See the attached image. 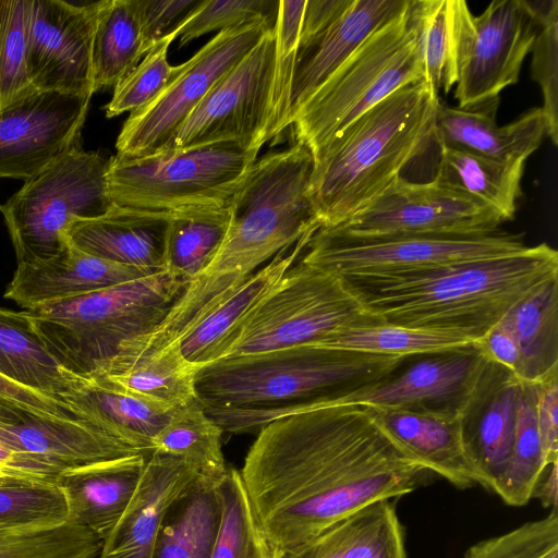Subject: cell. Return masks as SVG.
<instances>
[{"instance_id": "cell-31", "label": "cell", "mask_w": 558, "mask_h": 558, "mask_svg": "<svg viewBox=\"0 0 558 558\" xmlns=\"http://www.w3.org/2000/svg\"><path fill=\"white\" fill-rule=\"evenodd\" d=\"M314 232L280 251L243 283L230 291L179 342L182 354L199 366L205 354L270 291L298 262ZM201 367V366H199Z\"/></svg>"}, {"instance_id": "cell-11", "label": "cell", "mask_w": 558, "mask_h": 558, "mask_svg": "<svg viewBox=\"0 0 558 558\" xmlns=\"http://www.w3.org/2000/svg\"><path fill=\"white\" fill-rule=\"evenodd\" d=\"M276 20L260 19L218 32L148 105L130 112L116 142L117 154L149 156L162 150L211 87L231 70Z\"/></svg>"}, {"instance_id": "cell-9", "label": "cell", "mask_w": 558, "mask_h": 558, "mask_svg": "<svg viewBox=\"0 0 558 558\" xmlns=\"http://www.w3.org/2000/svg\"><path fill=\"white\" fill-rule=\"evenodd\" d=\"M108 168L109 159L76 145L0 205L17 263L58 254L68 245L65 233L74 221L113 207Z\"/></svg>"}, {"instance_id": "cell-14", "label": "cell", "mask_w": 558, "mask_h": 558, "mask_svg": "<svg viewBox=\"0 0 558 558\" xmlns=\"http://www.w3.org/2000/svg\"><path fill=\"white\" fill-rule=\"evenodd\" d=\"M501 223L488 207L435 178L411 182L400 175L347 221L327 228L353 236L447 235L488 233Z\"/></svg>"}, {"instance_id": "cell-5", "label": "cell", "mask_w": 558, "mask_h": 558, "mask_svg": "<svg viewBox=\"0 0 558 558\" xmlns=\"http://www.w3.org/2000/svg\"><path fill=\"white\" fill-rule=\"evenodd\" d=\"M186 281L167 269L26 311L49 353L63 369L88 377L131 339L154 330Z\"/></svg>"}, {"instance_id": "cell-29", "label": "cell", "mask_w": 558, "mask_h": 558, "mask_svg": "<svg viewBox=\"0 0 558 558\" xmlns=\"http://www.w3.org/2000/svg\"><path fill=\"white\" fill-rule=\"evenodd\" d=\"M199 368L185 359L178 343H172L137 357H113L90 376L101 377L167 411H177L198 399L196 375Z\"/></svg>"}, {"instance_id": "cell-39", "label": "cell", "mask_w": 558, "mask_h": 558, "mask_svg": "<svg viewBox=\"0 0 558 558\" xmlns=\"http://www.w3.org/2000/svg\"><path fill=\"white\" fill-rule=\"evenodd\" d=\"M463 0H414L413 12L424 80L439 95L449 93L458 81V50Z\"/></svg>"}, {"instance_id": "cell-38", "label": "cell", "mask_w": 558, "mask_h": 558, "mask_svg": "<svg viewBox=\"0 0 558 558\" xmlns=\"http://www.w3.org/2000/svg\"><path fill=\"white\" fill-rule=\"evenodd\" d=\"M476 343L463 336L388 324H372L337 330L311 343L314 347L408 357L430 355Z\"/></svg>"}, {"instance_id": "cell-35", "label": "cell", "mask_w": 558, "mask_h": 558, "mask_svg": "<svg viewBox=\"0 0 558 558\" xmlns=\"http://www.w3.org/2000/svg\"><path fill=\"white\" fill-rule=\"evenodd\" d=\"M145 56L135 0H102L93 41V90L113 87Z\"/></svg>"}, {"instance_id": "cell-20", "label": "cell", "mask_w": 558, "mask_h": 558, "mask_svg": "<svg viewBox=\"0 0 558 558\" xmlns=\"http://www.w3.org/2000/svg\"><path fill=\"white\" fill-rule=\"evenodd\" d=\"M412 0H344L335 16L314 34L300 38L288 113V126L302 105L367 39Z\"/></svg>"}, {"instance_id": "cell-44", "label": "cell", "mask_w": 558, "mask_h": 558, "mask_svg": "<svg viewBox=\"0 0 558 558\" xmlns=\"http://www.w3.org/2000/svg\"><path fill=\"white\" fill-rule=\"evenodd\" d=\"M69 522L62 489L52 483L13 480L0 483V527L50 526Z\"/></svg>"}, {"instance_id": "cell-27", "label": "cell", "mask_w": 558, "mask_h": 558, "mask_svg": "<svg viewBox=\"0 0 558 558\" xmlns=\"http://www.w3.org/2000/svg\"><path fill=\"white\" fill-rule=\"evenodd\" d=\"M61 402L76 418L144 453L151 451L155 436L175 412L132 396L98 376H76Z\"/></svg>"}, {"instance_id": "cell-13", "label": "cell", "mask_w": 558, "mask_h": 558, "mask_svg": "<svg viewBox=\"0 0 558 558\" xmlns=\"http://www.w3.org/2000/svg\"><path fill=\"white\" fill-rule=\"evenodd\" d=\"M539 28L537 2L494 0L474 16L462 9L458 50V108L468 109L498 99L519 81L522 63Z\"/></svg>"}, {"instance_id": "cell-23", "label": "cell", "mask_w": 558, "mask_h": 558, "mask_svg": "<svg viewBox=\"0 0 558 558\" xmlns=\"http://www.w3.org/2000/svg\"><path fill=\"white\" fill-rule=\"evenodd\" d=\"M197 475L182 459L150 451L138 486L97 558H153L168 508Z\"/></svg>"}, {"instance_id": "cell-51", "label": "cell", "mask_w": 558, "mask_h": 558, "mask_svg": "<svg viewBox=\"0 0 558 558\" xmlns=\"http://www.w3.org/2000/svg\"><path fill=\"white\" fill-rule=\"evenodd\" d=\"M536 422L546 464L558 461V368L535 383Z\"/></svg>"}, {"instance_id": "cell-47", "label": "cell", "mask_w": 558, "mask_h": 558, "mask_svg": "<svg viewBox=\"0 0 558 558\" xmlns=\"http://www.w3.org/2000/svg\"><path fill=\"white\" fill-rule=\"evenodd\" d=\"M174 38L171 36L155 45L114 86L113 96L105 107L107 118L137 110L163 92L180 70V65L172 66L167 60L168 48Z\"/></svg>"}, {"instance_id": "cell-55", "label": "cell", "mask_w": 558, "mask_h": 558, "mask_svg": "<svg viewBox=\"0 0 558 558\" xmlns=\"http://www.w3.org/2000/svg\"><path fill=\"white\" fill-rule=\"evenodd\" d=\"M558 461L546 466L532 493V498L539 500L544 508H558Z\"/></svg>"}, {"instance_id": "cell-42", "label": "cell", "mask_w": 558, "mask_h": 558, "mask_svg": "<svg viewBox=\"0 0 558 558\" xmlns=\"http://www.w3.org/2000/svg\"><path fill=\"white\" fill-rule=\"evenodd\" d=\"M102 541L72 522L50 526L0 527V558H97Z\"/></svg>"}, {"instance_id": "cell-53", "label": "cell", "mask_w": 558, "mask_h": 558, "mask_svg": "<svg viewBox=\"0 0 558 558\" xmlns=\"http://www.w3.org/2000/svg\"><path fill=\"white\" fill-rule=\"evenodd\" d=\"M0 397L9 399L36 413L49 416L76 418L62 403L25 388L0 376Z\"/></svg>"}, {"instance_id": "cell-10", "label": "cell", "mask_w": 558, "mask_h": 558, "mask_svg": "<svg viewBox=\"0 0 558 558\" xmlns=\"http://www.w3.org/2000/svg\"><path fill=\"white\" fill-rule=\"evenodd\" d=\"M526 246L520 235L501 229L478 234L353 236L320 227L299 260L339 276H368L504 256Z\"/></svg>"}, {"instance_id": "cell-26", "label": "cell", "mask_w": 558, "mask_h": 558, "mask_svg": "<svg viewBox=\"0 0 558 558\" xmlns=\"http://www.w3.org/2000/svg\"><path fill=\"white\" fill-rule=\"evenodd\" d=\"M148 453L62 472L56 484L64 493L69 521L104 542L130 504Z\"/></svg>"}, {"instance_id": "cell-2", "label": "cell", "mask_w": 558, "mask_h": 558, "mask_svg": "<svg viewBox=\"0 0 558 558\" xmlns=\"http://www.w3.org/2000/svg\"><path fill=\"white\" fill-rule=\"evenodd\" d=\"M340 277L363 307L385 323L477 343L517 303L558 278V253L542 243L420 270Z\"/></svg>"}, {"instance_id": "cell-18", "label": "cell", "mask_w": 558, "mask_h": 558, "mask_svg": "<svg viewBox=\"0 0 558 558\" xmlns=\"http://www.w3.org/2000/svg\"><path fill=\"white\" fill-rule=\"evenodd\" d=\"M89 101L36 90L0 111V178L29 180L78 145Z\"/></svg>"}, {"instance_id": "cell-17", "label": "cell", "mask_w": 558, "mask_h": 558, "mask_svg": "<svg viewBox=\"0 0 558 558\" xmlns=\"http://www.w3.org/2000/svg\"><path fill=\"white\" fill-rule=\"evenodd\" d=\"M0 441L53 484L64 471L144 453L82 420L36 413L2 397Z\"/></svg>"}, {"instance_id": "cell-54", "label": "cell", "mask_w": 558, "mask_h": 558, "mask_svg": "<svg viewBox=\"0 0 558 558\" xmlns=\"http://www.w3.org/2000/svg\"><path fill=\"white\" fill-rule=\"evenodd\" d=\"M13 480L47 483L29 469L12 449L0 441V483Z\"/></svg>"}, {"instance_id": "cell-43", "label": "cell", "mask_w": 558, "mask_h": 558, "mask_svg": "<svg viewBox=\"0 0 558 558\" xmlns=\"http://www.w3.org/2000/svg\"><path fill=\"white\" fill-rule=\"evenodd\" d=\"M32 0H0V111L36 92L27 66Z\"/></svg>"}, {"instance_id": "cell-21", "label": "cell", "mask_w": 558, "mask_h": 558, "mask_svg": "<svg viewBox=\"0 0 558 558\" xmlns=\"http://www.w3.org/2000/svg\"><path fill=\"white\" fill-rule=\"evenodd\" d=\"M379 428L417 463L459 489L480 485L466 454L458 412L365 407Z\"/></svg>"}, {"instance_id": "cell-45", "label": "cell", "mask_w": 558, "mask_h": 558, "mask_svg": "<svg viewBox=\"0 0 558 558\" xmlns=\"http://www.w3.org/2000/svg\"><path fill=\"white\" fill-rule=\"evenodd\" d=\"M306 0L278 1L276 54L266 142L288 128L291 84Z\"/></svg>"}, {"instance_id": "cell-49", "label": "cell", "mask_w": 558, "mask_h": 558, "mask_svg": "<svg viewBox=\"0 0 558 558\" xmlns=\"http://www.w3.org/2000/svg\"><path fill=\"white\" fill-rule=\"evenodd\" d=\"M278 1L206 0L178 34L180 47L214 31H227L260 19L276 20Z\"/></svg>"}, {"instance_id": "cell-22", "label": "cell", "mask_w": 558, "mask_h": 558, "mask_svg": "<svg viewBox=\"0 0 558 558\" xmlns=\"http://www.w3.org/2000/svg\"><path fill=\"white\" fill-rule=\"evenodd\" d=\"M157 270L160 269L112 263L68 243L49 258L17 263L4 298L29 311L132 281Z\"/></svg>"}, {"instance_id": "cell-24", "label": "cell", "mask_w": 558, "mask_h": 558, "mask_svg": "<svg viewBox=\"0 0 558 558\" xmlns=\"http://www.w3.org/2000/svg\"><path fill=\"white\" fill-rule=\"evenodd\" d=\"M498 102L499 98L468 109L440 104L435 131L439 147L461 148L507 163L525 162L546 136L542 107L499 126Z\"/></svg>"}, {"instance_id": "cell-48", "label": "cell", "mask_w": 558, "mask_h": 558, "mask_svg": "<svg viewBox=\"0 0 558 558\" xmlns=\"http://www.w3.org/2000/svg\"><path fill=\"white\" fill-rule=\"evenodd\" d=\"M462 558H558V508L543 519L475 543Z\"/></svg>"}, {"instance_id": "cell-37", "label": "cell", "mask_w": 558, "mask_h": 558, "mask_svg": "<svg viewBox=\"0 0 558 558\" xmlns=\"http://www.w3.org/2000/svg\"><path fill=\"white\" fill-rule=\"evenodd\" d=\"M229 227V207L171 213L163 243V268L187 283L218 251Z\"/></svg>"}, {"instance_id": "cell-4", "label": "cell", "mask_w": 558, "mask_h": 558, "mask_svg": "<svg viewBox=\"0 0 558 558\" xmlns=\"http://www.w3.org/2000/svg\"><path fill=\"white\" fill-rule=\"evenodd\" d=\"M405 357L300 344L203 365L205 409H276L355 391L397 371Z\"/></svg>"}, {"instance_id": "cell-7", "label": "cell", "mask_w": 558, "mask_h": 558, "mask_svg": "<svg viewBox=\"0 0 558 558\" xmlns=\"http://www.w3.org/2000/svg\"><path fill=\"white\" fill-rule=\"evenodd\" d=\"M381 320L333 271L298 262L203 357L199 366L240 355L311 344L330 333Z\"/></svg>"}, {"instance_id": "cell-12", "label": "cell", "mask_w": 558, "mask_h": 558, "mask_svg": "<svg viewBox=\"0 0 558 558\" xmlns=\"http://www.w3.org/2000/svg\"><path fill=\"white\" fill-rule=\"evenodd\" d=\"M276 54L275 25L207 93L162 150L266 143ZM160 150V151H162Z\"/></svg>"}, {"instance_id": "cell-41", "label": "cell", "mask_w": 558, "mask_h": 558, "mask_svg": "<svg viewBox=\"0 0 558 558\" xmlns=\"http://www.w3.org/2000/svg\"><path fill=\"white\" fill-rule=\"evenodd\" d=\"M546 466L536 422V386L521 380L511 462L497 495L509 506L526 505Z\"/></svg>"}, {"instance_id": "cell-33", "label": "cell", "mask_w": 558, "mask_h": 558, "mask_svg": "<svg viewBox=\"0 0 558 558\" xmlns=\"http://www.w3.org/2000/svg\"><path fill=\"white\" fill-rule=\"evenodd\" d=\"M524 165L501 162L461 148L440 147L435 179L488 207L505 222L514 217Z\"/></svg>"}, {"instance_id": "cell-32", "label": "cell", "mask_w": 558, "mask_h": 558, "mask_svg": "<svg viewBox=\"0 0 558 558\" xmlns=\"http://www.w3.org/2000/svg\"><path fill=\"white\" fill-rule=\"evenodd\" d=\"M0 376L60 403L76 380L49 353L26 311L4 308H0Z\"/></svg>"}, {"instance_id": "cell-1", "label": "cell", "mask_w": 558, "mask_h": 558, "mask_svg": "<svg viewBox=\"0 0 558 558\" xmlns=\"http://www.w3.org/2000/svg\"><path fill=\"white\" fill-rule=\"evenodd\" d=\"M240 474L264 535L284 558L354 511L412 493L433 473L365 407L331 405L262 426Z\"/></svg>"}, {"instance_id": "cell-19", "label": "cell", "mask_w": 558, "mask_h": 558, "mask_svg": "<svg viewBox=\"0 0 558 558\" xmlns=\"http://www.w3.org/2000/svg\"><path fill=\"white\" fill-rule=\"evenodd\" d=\"M520 384L510 371L487 360L458 411L480 485L496 495L511 462Z\"/></svg>"}, {"instance_id": "cell-46", "label": "cell", "mask_w": 558, "mask_h": 558, "mask_svg": "<svg viewBox=\"0 0 558 558\" xmlns=\"http://www.w3.org/2000/svg\"><path fill=\"white\" fill-rule=\"evenodd\" d=\"M539 28L531 52V76L543 95L546 136L558 144V0L537 2Z\"/></svg>"}, {"instance_id": "cell-30", "label": "cell", "mask_w": 558, "mask_h": 558, "mask_svg": "<svg viewBox=\"0 0 558 558\" xmlns=\"http://www.w3.org/2000/svg\"><path fill=\"white\" fill-rule=\"evenodd\" d=\"M220 482L199 475L168 508L153 558H210L218 535L222 502Z\"/></svg>"}, {"instance_id": "cell-25", "label": "cell", "mask_w": 558, "mask_h": 558, "mask_svg": "<svg viewBox=\"0 0 558 558\" xmlns=\"http://www.w3.org/2000/svg\"><path fill=\"white\" fill-rule=\"evenodd\" d=\"M171 213L113 205L106 214L74 221L69 243L93 256L140 268H163V243Z\"/></svg>"}, {"instance_id": "cell-40", "label": "cell", "mask_w": 558, "mask_h": 558, "mask_svg": "<svg viewBox=\"0 0 558 558\" xmlns=\"http://www.w3.org/2000/svg\"><path fill=\"white\" fill-rule=\"evenodd\" d=\"M219 489L222 512L210 558H279L263 533L240 471L228 466Z\"/></svg>"}, {"instance_id": "cell-52", "label": "cell", "mask_w": 558, "mask_h": 558, "mask_svg": "<svg viewBox=\"0 0 558 558\" xmlns=\"http://www.w3.org/2000/svg\"><path fill=\"white\" fill-rule=\"evenodd\" d=\"M485 357L520 379L522 357L509 312L477 342Z\"/></svg>"}, {"instance_id": "cell-28", "label": "cell", "mask_w": 558, "mask_h": 558, "mask_svg": "<svg viewBox=\"0 0 558 558\" xmlns=\"http://www.w3.org/2000/svg\"><path fill=\"white\" fill-rule=\"evenodd\" d=\"M284 558H407L404 530L391 499L337 521Z\"/></svg>"}, {"instance_id": "cell-50", "label": "cell", "mask_w": 558, "mask_h": 558, "mask_svg": "<svg viewBox=\"0 0 558 558\" xmlns=\"http://www.w3.org/2000/svg\"><path fill=\"white\" fill-rule=\"evenodd\" d=\"M206 0H135L145 54L168 37H178L183 25Z\"/></svg>"}, {"instance_id": "cell-15", "label": "cell", "mask_w": 558, "mask_h": 558, "mask_svg": "<svg viewBox=\"0 0 558 558\" xmlns=\"http://www.w3.org/2000/svg\"><path fill=\"white\" fill-rule=\"evenodd\" d=\"M487 359L477 343L430 354L402 373L328 400L271 409L268 421L324 407L430 408L458 412Z\"/></svg>"}, {"instance_id": "cell-16", "label": "cell", "mask_w": 558, "mask_h": 558, "mask_svg": "<svg viewBox=\"0 0 558 558\" xmlns=\"http://www.w3.org/2000/svg\"><path fill=\"white\" fill-rule=\"evenodd\" d=\"M101 1L32 0L27 66L37 90L90 97L93 41Z\"/></svg>"}, {"instance_id": "cell-3", "label": "cell", "mask_w": 558, "mask_h": 558, "mask_svg": "<svg viewBox=\"0 0 558 558\" xmlns=\"http://www.w3.org/2000/svg\"><path fill=\"white\" fill-rule=\"evenodd\" d=\"M439 95L425 81L365 111L314 157L311 195L320 227H336L384 192L435 140Z\"/></svg>"}, {"instance_id": "cell-6", "label": "cell", "mask_w": 558, "mask_h": 558, "mask_svg": "<svg viewBox=\"0 0 558 558\" xmlns=\"http://www.w3.org/2000/svg\"><path fill=\"white\" fill-rule=\"evenodd\" d=\"M413 1L372 33L295 113L296 143L313 157L388 95L424 80Z\"/></svg>"}, {"instance_id": "cell-34", "label": "cell", "mask_w": 558, "mask_h": 558, "mask_svg": "<svg viewBox=\"0 0 558 558\" xmlns=\"http://www.w3.org/2000/svg\"><path fill=\"white\" fill-rule=\"evenodd\" d=\"M522 357L520 380L537 383L558 368V278L509 311Z\"/></svg>"}, {"instance_id": "cell-8", "label": "cell", "mask_w": 558, "mask_h": 558, "mask_svg": "<svg viewBox=\"0 0 558 558\" xmlns=\"http://www.w3.org/2000/svg\"><path fill=\"white\" fill-rule=\"evenodd\" d=\"M258 150L217 143L149 156L109 158L108 186L120 207L177 213L227 208Z\"/></svg>"}, {"instance_id": "cell-36", "label": "cell", "mask_w": 558, "mask_h": 558, "mask_svg": "<svg viewBox=\"0 0 558 558\" xmlns=\"http://www.w3.org/2000/svg\"><path fill=\"white\" fill-rule=\"evenodd\" d=\"M222 428L197 399L178 409L155 436L151 451L182 459L199 476L221 482L228 465L222 451Z\"/></svg>"}]
</instances>
